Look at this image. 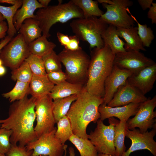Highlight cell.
Segmentation results:
<instances>
[{
    "label": "cell",
    "mask_w": 156,
    "mask_h": 156,
    "mask_svg": "<svg viewBox=\"0 0 156 156\" xmlns=\"http://www.w3.org/2000/svg\"><path fill=\"white\" fill-rule=\"evenodd\" d=\"M28 95L13 102L9 108L8 117L0 120L1 128L12 131L10 138L11 144L18 143L21 146H25L38 138L34 127L36 99L32 96L29 98Z\"/></svg>",
    "instance_id": "cell-1"
},
{
    "label": "cell",
    "mask_w": 156,
    "mask_h": 156,
    "mask_svg": "<svg viewBox=\"0 0 156 156\" xmlns=\"http://www.w3.org/2000/svg\"><path fill=\"white\" fill-rule=\"evenodd\" d=\"M103 101V98L91 93L85 88L78 95L66 115L70 121L73 134L88 139L87 127L91 122L96 123L100 118L99 108Z\"/></svg>",
    "instance_id": "cell-2"
},
{
    "label": "cell",
    "mask_w": 156,
    "mask_h": 156,
    "mask_svg": "<svg viewBox=\"0 0 156 156\" xmlns=\"http://www.w3.org/2000/svg\"><path fill=\"white\" fill-rule=\"evenodd\" d=\"M115 55L106 44L102 47H95L91 50L88 79L85 87L87 91L103 97L105 82L112 69Z\"/></svg>",
    "instance_id": "cell-3"
},
{
    "label": "cell",
    "mask_w": 156,
    "mask_h": 156,
    "mask_svg": "<svg viewBox=\"0 0 156 156\" xmlns=\"http://www.w3.org/2000/svg\"><path fill=\"white\" fill-rule=\"evenodd\" d=\"M62 2V0H58L57 5L39 9L35 14L34 18L38 22L43 35L47 38L51 36V27L56 23H64L73 19L84 18L81 10L72 0Z\"/></svg>",
    "instance_id": "cell-4"
},
{
    "label": "cell",
    "mask_w": 156,
    "mask_h": 156,
    "mask_svg": "<svg viewBox=\"0 0 156 156\" xmlns=\"http://www.w3.org/2000/svg\"><path fill=\"white\" fill-rule=\"evenodd\" d=\"M57 55L65 67L66 81L85 87L90 60L89 55L81 47L75 51L64 49Z\"/></svg>",
    "instance_id": "cell-5"
},
{
    "label": "cell",
    "mask_w": 156,
    "mask_h": 156,
    "mask_svg": "<svg viewBox=\"0 0 156 156\" xmlns=\"http://www.w3.org/2000/svg\"><path fill=\"white\" fill-rule=\"evenodd\" d=\"M108 25L96 16L75 19L70 24L75 35L79 40L87 42L91 49L104 46L101 35Z\"/></svg>",
    "instance_id": "cell-6"
},
{
    "label": "cell",
    "mask_w": 156,
    "mask_h": 156,
    "mask_svg": "<svg viewBox=\"0 0 156 156\" xmlns=\"http://www.w3.org/2000/svg\"><path fill=\"white\" fill-rule=\"evenodd\" d=\"M108 119L109 125L107 126L99 119L96 122V127L88 135V139L95 146L98 153L115 156L114 127L118 120L114 117Z\"/></svg>",
    "instance_id": "cell-7"
},
{
    "label": "cell",
    "mask_w": 156,
    "mask_h": 156,
    "mask_svg": "<svg viewBox=\"0 0 156 156\" xmlns=\"http://www.w3.org/2000/svg\"><path fill=\"white\" fill-rule=\"evenodd\" d=\"M112 1L110 4H102L107 10L99 18L116 27L128 28L134 26L135 21L127 12L128 7L132 5L133 2L129 0Z\"/></svg>",
    "instance_id": "cell-8"
},
{
    "label": "cell",
    "mask_w": 156,
    "mask_h": 156,
    "mask_svg": "<svg viewBox=\"0 0 156 156\" xmlns=\"http://www.w3.org/2000/svg\"><path fill=\"white\" fill-rule=\"evenodd\" d=\"M30 54L28 44L19 33L2 49L0 59L3 65L13 70L18 67Z\"/></svg>",
    "instance_id": "cell-9"
},
{
    "label": "cell",
    "mask_w": 156,
    "mask_h": 156,
    "mask_svg": "<svg viewBox=\"0 0 156 156\" xmlns=\"http://www.w3.org/2000/svg\"><path fill=\"white\" fill-rule=\"evenodd\" d=\"M53 100L49 94L36 99V124L34 130L38 137L51 131L56 123L53 112Z\"/></svg>",
    "instance_id": "cell-10"
},
{
    "label": "cell",
    "mask_w": 156,
    "mask_h": 156,
    "mask_svg": "<svg viewBox=\"0 0 156 156\" xmlns=\"http://www.w3.org/2000/svg\"><path fill=\"white\" fill-rule=\"evenodd\" d=\"M57 127L51 131L44 134L36 140L26 146L28 150H33L31 156H62L64 146L55 136Z\"/></svg>",
    "instance_id": "cell-11"
},
{
    "label": "cell",
    "mask_w": 156,
    "mask_h": 156,
    "mask_svg": "<svg viewBox=\"0 0 156 156\" xmlns=\"http://www.w3.org/2000/svg\"><path fill=\"white\" fill-rule=\"evenodd\" d=\"M156 107V95L140 103L135 116L127 121V129L131 130L138 127L141 132H144L156 126V112L154 111Z\"/></svg>",
    "instance_id": "cell-12"
},
{
    "label": "cell",
    "mask_w": 156,
    "mask_h": 156,
    "mask_svg": "<svg viewBox=\"0 0 156 156\" xmlns=\"http://www.w3.org/2000/svg\"><path fill=\"white\" fill-rule=\"evenodd\" d=\"M155 63L143 53L134 50L116 54L114 61V65L129 71L132 75L136 74L144 68Z\"/></svg>",
    "instance_id": "cell-13"
},
{
    "label": "cell",
    "mask_w": 156,
    "mask_h": 156,
    "mask_svg": "<svg viewBox=\"0 0 156 156\" xmlns=\"http://www.w3.org/2000/svg\"><path fill=\"white\" fill-rule=\"evenodd\" d=\"M156 133V126L150 131L141 132L139 129H127L126 136L130 139L131 144L129 149L121 156H130V154L135 151L146 149L154 156H156V142L153 139Z\"/></svg>",
    "instance_id": "cell-14"
},
{
    "label": "cell",
    "mask_w": 156,
    "mask_h": 156,
    "mask_svg": "<svg viewBox=\"0 0 156 156\" xmlns=\"http://www.w3.org/2000/svg\"><path fill=\"white\" fill-rule=\"evenodd\" d=\"M148 98L127 80L118 89L112 99L107 105L110 107L126 105L131 103H141Z\"/></svg>",
    "instance_id": "cell-15"
},
{
    "label": "cell",
    "mask_w": 156,
    "mask_h": 156,
    "mask_svg": "<svg viewBox=\"0 0 156 156\" xmlns=\"http://www.w3.org/2000/svg\"><path fill=\"white\" fill-rule=\"evenodd\" d=\"M132 75L130 71L114 65L104 83L103 104L107 105L113 98L119 88L124 84Z\"/></svg>",
    "instance_id": "cell-16"
},
{
    "label": "cell",
    "mask_w": 156,
    "mask_h": 156,
    "mask_svg": "<svg viewBox=\"0 0 156 156\" xmlns=\"http://www.w3.org/2000/svg\"><path fill=\"white\" fill-rule=\"evenodd\" d=\"M156 80V64L146 67L127 79L128 83L143 94L151 91Z\"/></svg>",
    "instance_id": "cell-17"
},
{
    "label": "cell",
    "mask_w": 156,
    "mask_h": 156,
    "mask_svg": "<svg viewBox=\"0 0 156 156\" xmlns=\"http://www.w3.org/2000/svg\"><path fill=\"white\" fill-rule=\"evenodd\" d=\"M140 103H131L122 106L110 107L103 104L99 106L100 119L103 121L111 117L118 118L120 121H127L129 118L135 115Z\"/></svg>",
    "instance_id": "cell-18"
},
{
    "label": "cell",
    "mask_w": 156,
    "mask_h": 156,
    "mask_svg": "<svg viewBox=\"0 0 156 156\" xmlns=\"http://www.w3.org/2000/svg\"><path fill=\"white\" fill-rule=\"evenodd\" d=\"M54 85L47 75L33 74L29 83V94L36 99L42 97L49 94Z\"/></svg>",
    "instance_id": "cell-19"
},
{
    "label": "cell",
    "mask_w": 156,
    "mask_h": 156,
    "mask_svg": "<svg viewBox=\"0 0 156 156\" xmlns=\"http://www.w3.org/2000/svg\"><path fill=\"white\" fill-rule=\"evenodd\" d=\"M37 0H23L21 8L16 11L13 19V23L17 31H18L23 22L25 19L34 18L35 10L42 8Z\"/></svg>",
    "instance_id": "cell-20"
},
{
    "label": "cell",
    "mask_w": 156,
    "mask_h": 156,
    "mask_svg": "<svg viewBox=\"0 0 156 156\" xmlns=\"http://www.w3.org/2000/svg\"><path fill=\"white\" fill-rule=\"evenodd\" d=\"M120 37L126 42L124 48L126 51H146L138 34V27L133 26L128 28L117 27Z\"/></svg>",
    "instance_id": "cell-21"
},
{
    "label": "cell",
    "mask_w": 156,
    "mask_h": 156,
    "mask_svg": "<svg viewBox=\"0 0 156 156\" xmlns=\"http://www.w3.org/2000/svg\"><path fill=\"white\" fill-rule=\"evenodd\" d=\"M101 37L104 44L109 47L114 54L116 55L126 51L124 48L125 43L119 37L116 27L109 25Z\"/></svg>",
    "instance_id": "cell-22"
},
{
    "label": "cell",
    "mask_w": 156,
    "mask_h": 156,
    "mask_svg": "<svg viewBox=\"0 0 156 156\" xmlns=\"http://www.w3.org/2000/svg\"><path fill=\"white\" fill-rule=\"evenodd\" d=\"M84 88L85 86L82 85L66 81L59 84L55 85L49 94L53 101L73 94L78 95Z\"/></svg>",
    "instance_id": "cell-23"
},
{
    "label": "cell",
    "mask_w": 156,
    "mask_h": 156,
    "mask_svg": "<svg viewBox=\"0 0 156 156\" xmlns=\"http://www.w3.org/2000/svg\"><path fill=\"white\" fill-rule=\"evenodd\" d=\"M18 32L28 44L41 36L42 31L38 21L34 18H29L24 21Z\"/></svg>",
    "instance_id": "cell-24"
},
{
    "label": "cell",
    "mask_w": 156,
    "mask_h": 156,
    "mask_svg": "<svg viewBox=\"0 0 156 156\" xmlns=\"http://www.w3.org/2000/svg\"><path fill=\"white\" fill-rule=\"evenodd\" d=\"M47 38L42 35L29 44L28 48L30 53L42 57L53 50L56 45L48 41Z\"/></svg>",
    "instance_id": "cell-25"
},
{
    "label": "cell",
    "mask_w": 156,
    "mask_h": 156,
    "mask_svg": "<svg viewBox=\"0 0 156 156\" xmlns=\"http://www.w3.org/2000/svg\"><path fill=\"white\" fill-rule=\"evenodd\" d=\"M78 95L73 94L53 101V112L56 123L66 116L72 104L77 99Z\"/></svg>",
    "instance_id": "cell-26"
},
{
    "label": "cell",
    "mask_w": 156,
    "mask_h": 156,
    "mask_svg": "<svg viewBox=\"0 0 156 156\" xmlns=\"http://www.w3.org/2000/svg\"><path fill=\"white\" fill-rule=\"evenodd\" d=\"M127 121H119L114 127V144L115 148V156H121L125 152L124 144L126 131L127 128Z\"/></svg>",
    "instance_id": "cell-27"
},
{
    "label": "cell",
    "mask_w": 156,
    "mask_h": 156,
    "mask_svg": "<svg viewBox=\"0 0 156 156\" xmlns=\"http://www.w3.org/2000/svg\"><path fill=\"white\" fill-rule=\"evenodd\" d=\"M76 148L81 156H97L95 146L88 139H85L73 134L69 140Z\"/></svg>",
    "instance_id": "cell-28"
},
{
    "label": "cell",
    "mask_w": 156,
    "mask_h": 156,
    "mask_svg": "<svg viewBox=\"0 0 156 156\" xmlns=\"http://www.w3.org/2000/svg\"><path fill=\"white\" fill-rule=\"evenodd\" d=\"M23 2V0H17L16 3L12 6L7 7L0 5V13L7 21L8 36L12 38L17 31L13 24V19L17 10L21 6Z\"/></svg>",
    "instance_id": "cell-29"
},
{
    "label": "cell",
    "mask_w": 156,
    "mask_h": 156,
    "mask_svg": "<svg viewBox=\"0 0 156 156\" xmlns=\"http://www.w3.org/2000/svg\"><path fill=\"white\" fill-rule=\"evenodd\" d=\"M82 11L83 17H100L103 13L99 8L97 1L92 0H71Z\"/></svg>",
    "instance_id": "cell-30"
},
{
    "label": "cell",
    "mask_w": 156,
    "mask_h": 156,
    "mask_svg": "<svg viewBox=\"0 0 156 156\" xmlns=\"http://www.w3.org/2000/svg\"><path fill=\"white\" fill-rule=\"evenodd\" d=\"M29 83L16 81L14 88L10 91L2 94L4 98L8 99L10 102H13L23 98L29 94Z\"/></svg>",
    "instance_id": "cell-31"
},
{
    "label": "cell",
    "mask_w": 156,
    "mask_h": 156,
    "mask_svg": "<svg viewBox=\"0 0 156 156\" xmlns=\"http://www.w3.org/2000/svg\"><path fill=\"white\" fill-rule=\"evenodd\" d=\"M57 123V127L55 136L62 144L64 145L65 142L73 134L70 121L66 116L60 119Z\"/></svg>",
    "instance_id": "cell-32"
},
{
    "label": "cell",
    "mask_w": 156,
    "mask_h": 156,
    "mask_svg": "<svg viewBox=\"0 0 156 156\" xmlns=\"http://www.w3.org/2000/svg\"><path fill=\"white\" fill-rule=\"evenodd\" d=\"M12 70L11 77L12 80L30 83L33 73L26 62L24 61L18 67Z\"/></svg>",
    "instance_id": "cell-33"
},
{
    "label": "cell",
    "mask_w": 156,
    "mask_h": 156,
    "mask_svg": "<svg viewBox=\"0 0 156 156\" xmlns=\"http://www.w3.org/2000/svg\"><path fill=\"white\" fill-rule=\"evenodd\" d=\"M47 73L62 71L61 62L55 52L53 50L42 57Z\"/></svg>",
    "instance_id": "cell-34"
},
{
    "label": "cell",
    "mask_w": 156,
    "mask_h": 156,
    "mask_svg": "<svg viewBox=\"0 0 156 156\" xmlns=\"http://www.w3.org/2000/svg\"><path fill=\"white\" fill-rule=\"evenodd\" d=\"M25 61L28 63L33 74L39 76L47 75L42 57L30 54Z\"/></svg>",
    "instance_id": "cell-35"
},
{
    "label": "cell",
    "mask_w": 156,
    "mask_h": 156,
    "mask_svg": "<svg viewBox=\"0 0 156 156\" xmlns=\"http://www.w3.org/2000/svg\"><path fill=\"white\" fill-rule=\"evenodd\" d=\"M131 16L138 25V34L141 41L144 47H149L154 38L153 31L146 24L142 25L131 14Z\"/></svg>",
    "instance_id": "cell-36"
},
{
    "label": "cell",
    "mask_w": 156,
    "mask_h": 156,
    "mask_svg": "<svg viewBox=\"0 0 156 156\" xmlns=\"http://www.w3.org/2000/svg\"><path fill=\"white\" fill-rule=\"evenodd\" d=\"M12 133L11 130L0 128V153L5 154L10 148V138Z\"/></svg>",
    "instance_id": "cell-37"
},
{
    "label": "cell",
    "mask_w": 156,
    "mask_h": 156,
    "mask_svg": "<svg viewBox=\"0 0 156 156\" xmlns=\"http://www.w3.org/2000/svg\"><path fill=\"white\" fill-rule=\"evenodd\" d=\"M33 150H28L26 146L11 144V147L5 154L6 156H31Z\"/></svg>",
    "instance_id": "cell-38"
},
{
    "label": "cell",
    "mask_w": 156,
    "mask_h": 156,
    "mask_svg": "<svg viewBox=\"0 0 156 156\" xmlns=\"http://www.w3.org/2000/svg\"><path fill=\"white\" fill-rule=\"evenodd\" d=\"M49 80L54 85H57L66 80L65 73L62 71L53 72L47 73Z\"/></svg>",
    "instance_id": "cell-39"
},
{
    "label": "cell",
    "mask_w": 156,
    "mask_h": 156,
    "mask_svg": "<svg viewBox=\"0 0 156 156\" xmlns=\"http://www.w3.org/2000/svg\"><path fill=\"white\" fill-rule=\"evenodd\" d=\"M70 41L68 45L64 47V49L70 50L75 51L79 49V40L77 36L74 35L69 36Z\"/></svg>",
    "instance_id": "cell-40"
},
{
    "label": "cell",
    "mask_w": 156,
    "mask_h": 156,
    "mask_svg": "<svg viewBox=\"0 0 156 156\" xmlns=\"http://www.w3.org/2000/svg\"><path fill=\"white\" fill-rule=\"evenodd\" d=\"M147 17L151 19V23L156 24V3H153L147 13Z\"/></svg>",
    "instance_id": "cell-41"
},
{
    "label": "cell",
    "mask_w": 156,
    "mask_h": 156,
    "mask_svg": "<svg viewBox=\"0 0 156 156\" xmlns=\"http://www.w3.org/2000/svg\"><path fill=\"white\" fill-rule=\"evenodd\" d=\"M57 36L59 41L62 45L65 47L68 44L70 39L69 36L67 35L58 31L57 33Z\"/></svg>",
    "instance_id": "cell-42"
},
{
    "label": "cell",
    "mask_w": 156,
    "mask_h": 156,
    "mask_svg": "<svg viewBox=\"0 0 156 156\" xmlns=\"http://www.w3.org/2000/svg\"><path fill=\"white\" fill-rule=\"evenodd\" d=\"M8 29V25L5 21H3L0 23V40L5 37Z\"/></svg>",
    "instance_id": "cell-43"
},
{
    "label": "cell",
    "mask_w": 156,
    "mask_h": 156,
    "mask_svg": "<svg viewBox=\"0 0 156 156\" xmlns=\"http://www.w3.org/2000/svg\"><path fill=\"white\" fill-rule=\"evenodd\" d=\"M138 2L143 10L149 8L153 2V0H138Z\"/></svg>",
    "instance_id": "cell-44"
},
{
    "label": "cell",
    "mask_w": 156,
    "mask_h": 156,
    "mask_svg": "<svg viewBox=\"0 0 156 156\" xmlns=\"http://www.w3.org/2000/svg\"><path fill=\"white\" fill-rule=\"evenodd\" d=\"M12 38L8 36H6L0 42V53L3 47L12 39Z\"/></svg>",
    "instance_id": "cell-45"
},
{
    "label": "cell",
    "mask_w": 156,
    "mask_h": 156,
    "mask_svg": "<svg viewBox=\"0 0 156 156\" xmlns=\"http://www.w3.org/2000/svg\"><path fill=\"white\" fill-rule=\"evenodd\" d=\"M51 0H38V1L42 5L43 8H46L48 6V5L51 1Z\"/></svg>",
    "instance_id": "cell-46"
},
{
    "label": "cell",
    "mask_w": 156,
    "mask_h": 156,
    "mask_svg": "<svg viewBox=\"0 0 156 156\" xmlns=\"http://www.w3.org/2000/svg\"><path fill=\"white\" fill-rule=\"evenodd\" d=\"M17 1V0H0V3H7L14 5L16 3Z\"/></svg>",
    "instance_id": "cell-47"
},
{
    "label": "cell",
    "mask_w": 156,
    "mask_h": 156,
    "mask_svg": "<svg viewBox=\"0 0 156 156\" xmlns=\"http://www.w3.org/2000/svg\"><path fill=\"white\" fill-rule=\"evenodd\" d=\"M6 71V69L3 65L0 66V77L4 75L5 74Z\"/></svg>",
    "instance_id": "cell-48"
},
{
    "label": "cell",
    "mask_w": 156,
    "mask_h": 156,
    "mask_svg": "<svg viewBox=\"0 0 156 156\" xmlns=\"http://www.w3.org/2000/svg\"><path fill=\"white\" fill-rule=\"evenodd\" d=\"M68 149L69 156H75V153L74 148L72 147H70Z\"/></svg>",
    "instance_id": "cell-49"
},
{
    "label": "cell",
    "mask_w": 156,
    "mask_h": 156,
    "mask_svg": "<svg viewBox=\"0 0 156 156\" xmlns=\"http://www.w3.org/2000/svg\"><path fill=\"white\" fill-rule=\"evenodd\" d=\"M98 3H106L110 4L112 3V1L110 0H97Z\"/></svg>",
    "instance_id": "cell-50"
},
{
    "label": "cell",
    "mask_w": 156,
    "mask_h": 156,
    "mask_svg": "<svg viewBox=\"0 0 156 156\" xmlns=\"http://www.w3.org/2000/svg\"><path fill=\"white\" fill-rule=\"evenodd\" d=\"M68 147V146L67 145L65 144L64 146V155L62 156H66L67 154V148Z\"/></svg>",
    "instance_id": "cell-51"
},
{
    "label": "cell",
    "mask_w": 156,
    "mask_h": 156,
    "mask_svg": "<svg viewBox=\"0 0 156 156\" xmlns=\"http://www.w3.org/2000/svg\"><path fill=\"white\" fill-rule=\"evenodd\" d=\"M97 156H113L110 155L104 154H103V153H98Z\"/></svg>",
    "instance_id": "cell-52"
},
{
    "label": "cell",
    "mask_w": 156,
    "mask_h": 156,
    "mask_svg": "<svg viewBox=\"0 0 156 156\" xmlns=\"http://www.w3.org/2000/svg\"><path fill=\"white\" fill-rule=\"evenodd\" d=\"M5 19V18L0 13V23L4 21Z\"/></svg>",
    "instance_id": "cell-53"
},
{
    "label": "cell",
    "mask_w": 156,
    "mask_h": 156,
    "mask_svg": "<svg viewBox=\"0 0 156 156\" xmlns=\"http://www.w3.org/2000/svg\"><path fill=\"white\" fill-rule=\"evenodd\" d=\"M0 156H6L5 154L0 153Z\"/></svg>",
    "instance_id": "cell-54"
},
{
    "label": "cell",
    "mask_w": 156,
    "mask_h": 156,
    "mask_svg": "<svg viewBox=\"0 0 156 156\" xmlns=\"http://www.w3.org/2000/svg\"><path fill=\"white\" fill-rule=\"evenodd\" d=\"M3 65V62L2 60L0 59V66H1Z\"/></svg>",
    "instance_id": "cell-55"
},
{
    "label": "cell",
    "mask_w": 156,
    "mask_h": 156,
    "mask_svg": "<svg viewBox=\"0 0 156 156\" xmlns=\"http://www.w3.org/2000/svg\"><path fill=\"white\" fill-rule=\"evenodd\" d=\"M1 123L0 122V128H1Z\"/></svg>",
    "instance_id": "cell-56"
},
{
    "label": "cell",
    "mask_w": 156,
    "mask_h": 156,
    "mask_svg": "<svg viewBox=\"0 0 156 156\" xmlns=\"http://www.w3.org/2000/svg\"><path fill=\"white\" fill-rule=\"evenodd\" d=\"M42 156V155H40V156Z\"/></svg>",
    "instance_id": "cell-57"
}]
</instances>
